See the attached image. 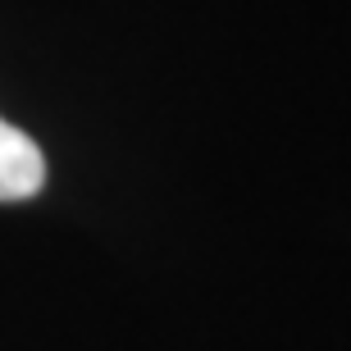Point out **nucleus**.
Wrapping results in <instances>:
<instances>
[{"instance_id": "1", "label": "nucleus", "mask_w": 351, "mask_h": 351, "mask_svg": "<svg viewBox=\"0 0 351 351\" xmlns=\"http://www.w3.org/2000/svg\"><path fill=\"white\" fill-rule=\"evenodd\" d=\"M46 182V156L23 128L0 119V201H27Z\"/></svg>"}]
</instances>
